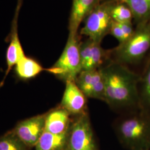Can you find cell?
Segmentation results:
<instances>
[{"label": "cell", "instance_id": "cell-1", "mask_svg": "<svg viewBox=\"0 0 150 150\" xmlns=\"http://www.w3.org/2000/svg\"><path fill=\"white\" fill-rule=\"evenodd\" d=\"M105 82V100L114 108H134L140 110V75L126 65L110 60L99 69Z\"/></svg>", "mask_w": 150, "mask_h": 150}, {"label": "cell", "instance_id": "cell-2", "mask_svg": "<svg viewBox=\"0 0 150 150\" xmlns=\"http://www.w3.org/2000/svg\"><path fill=\"white\" fill-rule=\"evenodd\" d=\"M116 132L121 143L130 150L150 149V113L139 110L122 119Z\"/></svg>", "mask_w": 150, "mask_h": 150}, {"label": "cell", "instance_id": "cell-3", "mask_svg": "<svg viewBox=\"0 0 150 150\" xmlns=\"http://www.w3.org/2000/svg\"><path fill=\"white\" fill-rule=\"evenodd\" d=\"M150 52V20L137 25L131 38L111 50V57L125 65L137 64Z\"/></svg>", "mask_w": 150, "mask_h": 150}, {"label": "cell", "instance_id": "cell-4", "mask_svg": "<svg viewBox=\"0 0 150 150\" xmlns=\"http://www.w3.org/2000/svg\"><path fill=\"white\" fill-rule=\"evenodd\" d=\"M79 38L69 32L64 50L56 63L46 71L64 82L75 81L82 71Z\"/></svg>", "mask_w": 150, "mask_h": 150}, {"label": "cell", "instance_id": "cell-5", "mask_svg": "<svg viewBox=\"0 0 150 150\" xmlns=\"http://www.w3.org/2000/svg\"><path fill=\"white\" fill-rule=\"evenodd\" d=\"M111 1L101 3L87 16L80 34L95 42L101 43L110 31L113 20L110 14Z\"/></svg>", "mask_w": 150, "mask_h": 150}, {"label": "cell", "instance_id": "cell-6", "mask_svg": "<svg viewBox=\"0 0 150 150\" xmlns=\"http://www.w3.org/2000/svg\"><path fill=\"white\" fill-rule=\"evenodd\" d=\"M66 150H98L88 113L77 116L72 121Z\"/></svg>", "mask_w": 150, "mask_h": 150}, {"label": "cell", "instance_id": "cell-7", "mask_svg": "<svg viewBox=\"0 0 150 150\" xmlns=\"http://www.w3.org/2000/svg\"><path fill=\"white\" fill-rule=\"evenodd\" d=\"M46 114L20 122L12 131L29 148L35 147L45 132Z\"/></svg>", "mask_w": 150, "mask_h": 150}, {"label": "cell", "instance_id": "cell-8", "mask_svg": "<svg viewBox=\"0 0 150 150\" xmlns=\"http://www.w3.org/2000/svg\"><path fill=\"white\" fill-rule=\"evenodd\" d=\"M60 106L71 115L76 116L87 112V97L75 81L66 82V87Z\"/></svg>", "mask_w": 150, "mask_h": 150}, {"label": "cell", "instance_id": "cell-9", "mask_svg": "<svg viewBox=\"0 0 150 150\" xmlns=\"http://www.w3.org/2000/svg\"><path fill=\"white\" fill-rule=\"evenodd\" d=\"M71 115L61 106L46 113L45 131L56 134L68 132L72 122Z\"/></svg>", "mask_w": 150, "mask_h": 150}, {"label": "cell", "instance_id": "cell-10", "mask_svg": "<svg viewBox=\"0 0 150 150\" xmlns=\"http://www.w3.org/2000/svg\"><path fill=\"white\" fill-rule=\"evenodd\" d=\"M102 0H73L69 20V32L77 33L81 23Z\"/></svg>", "mask_w": 150, "mask_h": 150}, {"label": "cell", "instance_id": "cell-11", "mask_svg": "<svg viewBox=\"0 0 150 150\" xmlns=\"http://www.w3.org/2000/svg\"><path fill=\"white\" fill-rule=\"evenodd\" d=\"M25 56H26L18 38L16 22L15 26L13 27V30L12 31L10 42L6 52L7 70L4 79L2 83L0 84V87L2 86L4 84L6 77L11 71L13 66H16L18 62Z\"/></svg>", "mask_w": 150, "mask_h": 150}, {"label": "cell", "instance_id": "cell-12", "mask_svg": "<svg viewBox=\"0 0 150 150\" xmlns=\"http://www.w3.org/2000/svg\"><path fill=\"white\" fill-rule=\"evenodd\" d=\"M111 50L102 48L101 43L93 41L89 52L88 59L82 70H97L106 64L111 59Z\"/></svg>", "mask_w": 150, "mask_h": 150}, {"label": "cell", "instance_id": "cell-13", "mask_svg": "<svg viewBox=\"0 0 150 150\" xmlns=\"http://www.w3.org/2000/svg\"><path fill=\"white\" fill-rule=\"evenodd\" d=\"M68 135L69 132L56 134L45 131L35 146V150H66Z\"/></svg>", "mask_w": 150, "mask_h": 150}, {"label": "cell", "instance_id": "cell-14", "mask_svg": "<svg viewBox=\"0 0 150 150\" xmlns=\"http://www.w3.org/2000/svg\"><path fill=\"white\" fill-rule=\"evenodd\" d=\"M103 79L100 69L82 70L77 77L75 83L87 98H88L92 88Z\"/></svg>", "mask_w": 150, "mask_h": 150}, {"label": "cell", "instance_id": "cell-15", "mask_svg": "<svg viewBox=\"0 0 150 150\" xmlns=\"http://www.w3.org/2000/svg\"><path fill=\"white\" fill-rule=\"evenodd\" d=\"M122 2L132 11L134 20L137 25L150 20V0H112Z\"/></svg>", "mask_w": 150, "mask_h": 150}, {"label": "cell", "instance_id": "cell-16", "mask_svg": "<svg viewBox=\"0 0 150 150\" xmlns=\"http://www.w3.org/2000/svg\"><path fill=\"white\" fill-rule=\"evenodd\" d=\"M46 69L35 59L25 56L15 66L17 75L22 79H31Z\"/></svg>", "mask_w": 150, "mask_h": 150}, {"label": "cell", "instance_id": "cell-17", "mask_svg": "<svg viewBox=\"0 0 150 150\" xmlns=\"http://www.w3.org/2000/svg\"><path fill=\"white\" fill-rule=\"evenodd\" d=\"M139 90L140 110L150 113V57L140 75Z\"/></svg>", "mask_w": 150, "mask_h": 150}, {"label": "cell", "instance_id": "cell-18", "mask_svg": "<svg viewBox=\"0 0 150 150\" xmlns=\"http://www.w3.org/2000/svg\"><path fill=\"white\" fill-rule=\"evenodd\" d=\"M110 14L113 21L116 22H132V11L128 6L120 2L111 1Z\"/></svg>", "mask_w": 150, "mask_h": 150}, {"label": "cell", "instance_id": "cell-19", "mask_svg": "<svg viewBox=\"0 0 150 150\" xmlns=\"http://www.w3.org/2000/svg\"><path fill=\"white\" fill-rule=\"evenodd\" d=\"M29 149L13 131L0 137V150H28Z\"/></svg>", "mask_w": 150, "mask_h": 150}, {"label": "cell", "instance_id": "cell-20", "mask_svg": "<svg viewBox=\"0 0 150 150\" xmlns=\"http://www.w3.org/2000/svg\"><path fill=\"white\" fill-rule=\"evenodd\" d=\"M117 40L119 44H121L126 41V38L123 34V31L118 25V23L113 21L110 33Z\"/></svg>", "mask_w": 150, "mask_h": 150}, {"label": "cell", "instance_id": "cell-21", "mask_svg": "<svg viewBox=\"0 0 150 150\" xmlns=\"http://www.w3.org/2000/svg\"><path fill=\"white\" fill-rule=\"evenodd\" d=\"M150 150V149H147V150Z\"/></svg>", "mask_w": 150, "mask_h": 150}]
</instances>
